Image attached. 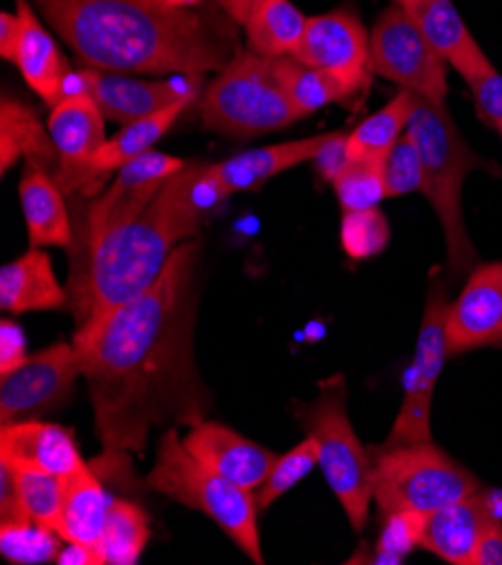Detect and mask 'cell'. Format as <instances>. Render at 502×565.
I'll return each mask as SVG.
<instances>
[{
	"instance_id": "4fadbf2b",
	"label": "cell",
	"mask_w": 502,
	"mask_h": 565,
	"mask_svg": "<svg viewBox=\"0 0 502 565\" xmlns=\"http://www.w3.org/2000/svg\"><path fill=\"white\" fill-rule=\"evenodd\" d=\"M47 131L60 153L54 181L64 194L90 196V164L106 142L104 113L88 93L66 95L52 106Z\"/></svg>"
},
{
	"instance_id": "f546056e",
	"label": "cell",
	"mask_w": 502,
	"mask_h": 565,
	"mask_svg": "<svg viewBox=\"0 0 502 565\" xmlns=\"http://www.w3.org/2000/svg\"><path fill=\"white\" fill-rule=\"evenodd\" d=\"M415 108V93L402 90L389 99L374 116L363 120L348 138L350 160L383 162L385 156L397 145V140L408 131L410 116Z\"/></svg>"
},
{
	"instance_id": "484cf974",
	"label": "cell",
	"mask_w": 502,
	"mask_h": 565,
	"mask_svg": "<svg viewBox=\"0 0 502 565\" xmlns=\"http://www.w3.org/2000/svg\"><path fill=\"white\" fill-rule=\"evenodd\" d=\"M192 104V99L177 102L149 118L125 125L114 138L106 140L90 164V196L102 190L106 179L127 162L153 151V145L172 129L177 118Z\"/></svg>"
},
{
	"instance_id": "ffe728a7",
	"label": "cell",
	"mask_w": 502,
	"mask_h": 565,
	"mask_svg": "<svg viewBox=\"0 0 502 565\" xmlns=\"http://www.w3.org/2000/svg\"><path fill=\"white\" fill-rule=\"evenodd\" d=\"M17 14L21 19V34L14 52V64L19 66L25 84L47 106L60 104L71 75L68 64L25 0H19Z\"/></svg>"
},
{
	"instance_id": "4316f807",
	"label": "cell",
	"mask_w": 502,
	"mask_h": 565,
	"mask_svg": "<svg viewBox=\"0 0 502 565\" xmlns=\"http://www.w3.org/2000/svg\"><path fill=\"white\" fill-rule=\"evenodd\" d=\"M21 156L28 158V164L41 167L47 174L52 167L54 172L60 167L57 147L52 142L50 131L41 127L36 113L3 95V104H0V169L3 174L19 162Z\"/></svg>"
},
{
	"instance_id": "4dcf8cb0",
	"label": "cell",
	"mask_w": 502,
	"mask_h": 565,
	"mask_svg": "<svg viewBox=\"0 0 502 565\" xmlns=\"http://www.w3.org/2000/svg\"><path fill=\"white\" fill-rule=\"evenodd\" d=\"M149 519L138 504L116 500L102 532L95 554L99 565H133L140 561L149 541Z\"/></svg>"
},
{
	"instance_id": "bcb514c9",
	"label": "cell",
	"mask_w": 502,
	"mask_h": 565,
	"mask_svg": "<svg viewBox=\"0 0 502 565\" xmlns=\"http://www.w3.org/2000/svg\"><path fill=\"white\" fill-rule=\"evenodd\" d=\"M259 3V0H216V6L226 12L228 19H233L235 23H246L248 14L253 12V8Z\"/></svg>"
},
{
	"instance_id": "2e32d148",
	"label": "cell",
	"mask_w": 502,
	"mask_h": 565,
	"mask_svg": "<svg viewBox=\"0 0 502 565\" xmlns=\"http://www.w3.org/2000/svg\"><path fill=\"white\" fill-rule=\"evenodd\" d=\"M298 62L370 86V36L350 8L309 19L305 36L291 54Z\"/></svg>"
},
{
	"instance_id": "f35d334b",
	"label": "cell",
	"mask_w": 502,
	"mask_h": 565,
	"mask_svg": "<svg viewBox=\"0 0 502 565\" xmlns=\"http://www.w3.org/2000/svg\"><path fill=\"white\" fill-rule=\"evenodd\" d=\"M383 181L387 199L404 196L410 192L421 190L424 181V167L421 153L417 142L408 136V131L397 140V145L389 149L383 160Z\"/></svg>"
},
{
	"instance_id": "f1b7e54d",
	"label": "cell",
	"mask_w": 502,
	"mask_h": 565,
	"mask_svg": "<svg viewBox=\"0 0 502 565\" xmlns=\"http://www.w3.org/2000/svg\"><path fill=\"white\" fill-rule=\"evenodd\" d=\"M309 19L291 0H259L244 28L250 52L259 56H287L300 45Z\"/></svg>"
},
{
	"instance_id": "d6a6232c",
	"label": "cell",
	"mask_w": 502,
	"mask_h": 565,
	"mask_svg": "<svg viewBox=\"0 0 502 565\" xmlns=\"http://www.w3.org/2000/svg\"><path fill=\"white\" fill-rule=\"evenodd\" d=\"M471 88L480 118L493 129H502V75L493 68L489 56L476 39H471L449 62Z\"/></svg>"
},
{
	"instance_id": "d4e9b609",
	"label": "cell",
	"mask_w": 502,
	"mask_h": 565,
	"mask_svg": "<svg viewBox=\"0 0 502 565\" xmlns=\"http://www.w3.org/2000/svg\"><path fill=\"white\" fill-rule=\"evenodd\" d=\"M21 205L30 244L41 246H73L75 233L64 203V192L45 169L28 164L21 179Z\"/></svg>"
},
{
	"instance_id": "7c38bea8",
	"label": "cell",
	"mask_w": 502,
	"mask_h": 565,
	"mask_svg": "<svg viewBox=\"0 0 502 565\" xmlns=\"http://www.w3.org/2000/svg\"><path fill=\"white\" fill-rule=\"evenodd\" d=\"M84 376L75 343H54L28 356L14 372L0 376V424L36 419L62 408Z\"/></svg>"
},
{
	"instance_id": "cb8c5ba5",
	"label": "cell",
	"mask_w": 502,
	"mask_h": 565,
	"mask_svg": "<svg viewBox=\"0 0 502 565\" xmlns=\"http://www.w3.org/2000/svg\"><path fill=\"white\" fill-rule=\"evenodd\" d=\"M110 504V498L95 476V471L86 465V460L64 478V498L62 514L57 523V534L66 543L93 547L99 543Z\"/></svg>"
},
{
	"instance_id": "8d00e7d4",
	"label": "cell",
	"mask_w": 502,
	"mask_h": 565,
	"mask_svg": "<svg viewBox=\"0 0 502 565\" xmlns=\"http://www.w3.org/2000/svg\"><path fill=\"white\" fill-rule=\"evenodd\" d=\"M333 192L339 196L343 212H359L378 207L385 194L383 162L350 160L343 172L333 179Z\"/></svg>"
},
{
	"instance_id": "7a4b0ae2",
	"label": "cell",
	"mask_w": 502,
	"mask_h": 565,
	"mask_svg": "<svg viewBox=\"0 0 502 565\" xmlns=\"http://www.w3.org/2000/svg\"><path fill=\"white\" fill-rule=\"evenodd\" d=\"M84 64L142 75L221 73L237 52L233 32L164 0H36Z\"/></svg>"
},
{
	"instance_id": "7bdbcfd3",
	"label": "cell",
	"mask_w": 502,
	"mask_h": 565,
	"mask_svg": "<svg viewBox=\"0 0 502 565\" xmlns=\"http://www.w3.org/2000/svg\"><path fill=\"white\" fill-rule=\"evenodd\" d=\"M25 345V333L17 322H0V376L14 372L30 356Z\"/></svg>"
},
{
	"instance_id": "60d3db41",
	"label": "cell",
	"mask_w": 502,
	"mask_h": 565,
	"mask_svg": "<svg viewBox=\"0 0 502 565\" xmlns=\"http://www.w3.org/2000/svg\"><path fill=\"white\" fill-rule=\"evenodd\" d=\"M348 138H350V134H343V131L324 134V142H322L320 151L316 153V158L311 160V162H316L322 179L329 183H333V179H337L350 164Z\"/></svg>"
},
{
	"instance_id": "ee69618b",
	"label": "cell",
	"mask_w": 502,
	"mask_h": 565,
	"mask_svg": "<svg viewBox=\"0 0 502 565\" xmlns=\"http://www.w3.org/2000/svg\"><path fill=\"white\" fill-rule=\"evenodd\" d=\"M473 565H502V525L498 523V519L482 534L473 556Z\"/></svg>"
},
{
	"instance_id": "8992f818",
	"label": "cell",
	"mask_w": 502,
	"mask_h": 565,
	"mask_svg": "<svg viewBox=\"0 0 502 565\" xmlns=\"http://www.w3.org/2000/svg\"><path fill=\"white\" fill-rule=\"evenodd\" d=\"M300 424L318 441V465L339 498L354 532H363L374 500V458L361 444L348 413V385L341 374L324 379L318 397L302 406Z\"/></svg>"
},
{
	"instance_id": "836d02e7",
	"label": "cell",
	"mask_w": 502,
	"mask_h": 565,
	"mask_svg": "<svg viewBox=\"0 0 502 565\" xmlns=\"http://www.w3.org/2000/svg\"><path fill=\"white\" fill-rule=\"evenodd\" d=\"M318 458H320L318 441L309 435L300 444H296L291 450H287L285 456H277L268 478L255 491L257 510L266 512L277 498L289 493L302 478H307L313 471V467L318 465Z\"/></svg>"
},
{
	"instance_id": "5b68a950",
	"label": "cell",
	"mask_w": 502,
	"mask_h": 565,
	"mask_svg": "<svg viewBox=\"0 0 502 565\" xmlns=\"http://www.w3.org/2000/svg\"><path fill=\"white\" fill-rule=\"evenodd\" d=\"M145 484L156 493L205 514L237 543L250 561L259 565L264 563L255 491L244 489L201 465L185 448L183 437H179L174 426L164 430L153 469L147 473Z\"/></svg>"
},
{
	"instance_id": "ac0fdd59",
	"label": "cell",
	"mask_w": 502,
	"mask_h": 565,
	"mask_svg": "<svg viewBox=\"0 0 502 565\" xmlns=\"http://www.w3.org/2000/svg\"><path fill=\"white\" fill-rule=\"evenodd\" d=\"M0 460L14 469L60 478L71 476L84 462L73 430L39 419H23L0 428Z\"/></svg>"
},
{
	"instance_id": "b9f144b4",
	"label": "cell",
	"mask_w": 502,
	"mask_h": 565,
	"mask_svg": "<svg viewBox=\"0 0 502 565\" xmlns=\"http://www.w3.org/2000/svg\"><path fill=\"white\" fill-rule=\"evenodd\" d=\"M21 491L17 482V469L0 460V525L6 523H28Z\"/></svg>"
},
{
	"instance_id": "7dc6e473",
	"label": "cell",
	"mask_w": 502,
	"mask_h": 565,
	"mask_svg": "<svg viewBox=\"0 0 502 565\" xmlns=\"http://www.w3.org/2000/svg\"><path fill=\"white\" fill-rule=\"evenodd\" d=\"M167 6H172V8H177V10H190V8H196V6H201L203 0H164Z\"/></svg>"
},
{
	"instance_id": "603a6c76",
	"label": "cell",
	"mask_w": 502,
	"mask_h": 565,
	"mask_svg": "<svg viewBox=\"0 0 502 565\" xmlns=\"http://www.w3.org/2000/svg\"><path fill=\"white\" fill-rule=\"evenodd\" d=\"M322 142L324 136H311L305 140H291L264 149L244 151L212 167L223 190L228 192V196H233L237 192H246L266 183L268 179L287 172V169H293L302 162H311L320 151Z\"/></svg>"
},
{
	"instance_id": "e0dca14e",
	"label": "cell",
	"mask_w": 502,
	"mask_h": 565,
	"mask_svg": "<svg viewBox=\"0 0 502 565\" xmlns=\"http://www.w3.org/2000/svg\"><path fill=\"white\" fill-rule=\"evenodd\" d=\"M183 444L201 465L250 491H257L264 484L280 456L237 430L207 419L192 426L183 437Z\"/></svg>"
},
{
	"instance_id": "9c48e42d",
	"label": "cell",
	"mask_w": 502,
	"mask_h": 565,
	"mask_svg": "<svg viewBox=\"0 0 502 565\" xmlns=\"http://www.w3.org/2000/svg\"><path fill=\"white\" fill-rule=\"evenodd\" d=\"M444 56L408 19V14L389 6L376 21L370 34V71L402 90L446 102L449 77Z\"/></svg>"
},
{
	"instance_id": "f6af8a7d",
	"label": "cell",
	"mask_w": 502,
	"mask_h": 565,
	"mask_svg": "<svg viewBox=\"0 0 502 565\" xmlns=\"http://www.w3.org/2000/svg\"><path fill=\"white\" fill-rule=\"evenodd\" d=\"M19 34H21V19L19 14H0V54L3 60L14 62V52H17V43H19Z\"/></svg>"
},
{
	"instance_id": "9a60e30c",
	"label": "cell",
	"mask_w": 502,
	"mask_h": 565,
	"mask_svg": "<svg viewBox=\"0 0 502 565\" xmlns=\"http://www.w3.org/2000/svg\"><path fill=\"white\" fill-rule=\"evenodd\" d=\"M84 79V90L95 99L104 118L118 125H131L153 113L172 106L183 99H196L199 79L179 75L174 79H138L131 73L86 68L79 73Z\"/></svg>"
},
{
	"instance_id": "6da1fadb",
	"label": "cell",
	"mask_w": 502,
	"mask_h": 565,
	"mask_svg": "<svg viewBox=\"0 0 502 565\" xmlns=\"http://www.w3.org/2000/svg\"><path fill=\"white\" fill-rule=\"evenodd\" d=\"M196 259V237L177 246L153 285L77 345L108 458L142 454L153 428H192L212 411L194 352Z\"/></svg>"
},
{
	"instance_id": "44dd1931",
	"label": "cell",
	"mask_w": 502,
	"mask_h": 565,
	"mask_svg": "<svg viewBox=\"0 0 502 565\" xmlns=\"http://www.w3.org/2000/svg\"><path fill=\"white\" fill-rule=\"evenodd\" d=\"M226 199L228 192L218 183L214 167L203 162H185L156 194V201L177 221L188 239L199 237L203 223Z\"/></svg>"
},
{
	"instance_id": "83f0119b",
	"label": "cell",
	"mask_w": 502,
	"mask_h": 565,
	"mask_svg": "<svg viewBox=\"0 0 502 565\" xmlns=\"http://www.w3.org/2000/svg\"><path fill=\"white\" fill-rule=\"evenodd\" d=\"M273 64L302 118L311 116V113H316L318 108L333 102H341V104L354 102L363 97L367 90L339 75L307 66L291 54L273 56Z\"/></svg>"
},
{
	"instance_id": "d590c367",
	"label": "cell",
	"mask_w": 502,
	"mask_h": 565,
	"mask_svg": "<svg viewBox=\"0 0 502 565\" xmlns=\"http://www.w3.org/2000/svg\"><path fill=\"white\" fill-rule=\"evenodd\" d=\"M17 482L25 516L36 525L57 532L64 498V478L30 469H17Z\"/></svg>"
},
{
	"instance_id": "5bb4252c",
	"label": "cell",
	"mask_w": 502,
	"mask_h": 565,
	"mask_svg": "<svg viewBox=\"0 0 502 565\" xmlns=\"http://www.w3.org/2000/svg\"><path fill=\"white\" fill-rule=\"evenodd\" d=\"M446 352L451 356L502 345V262L478 264L462 294L446 307Z\"/></svg>"
},
{
	"instance_id": "52a82bcc",
	"label": "cell",
	"mask_w": 502,
	"mask_h": 565,
	"mask_svg": "<svg viewBox=\"0 0 502 565\" xmlns=\"http://www.w3.org/2000/svg\"><path fill=\"white\" fill-rule=\"evenodd\" d=\"M201 116L207 129L237 138L285 129L302 118L275 71L273 56L250 50L237 54L207 86Z\"/></svg>"
},
{
	"instance_id": "ba28073f",
	"label": "cell",
	"mask_w": 502,
	"mask_h": 565,
	"mask_svg": "<svg viewBox=\"0 0 502 565\" xmlns=\"http://www.w3.org/2000/svg\"><path fill=\"white\" fill-rule=\"evenodd\" d=\"M374 500L383 514H432L480 491V480L432 441L381 446L374 456Z\"/></svg>"
},
{
	"instance_id": "74e56055",
	"label": "cell",
	"mask_w": 502,
	"mask_h": 565,
	"mask_svg": "<svg viewBox=\"0 0 502 565\" xmlns=\"http://www.w3.org/2000/svg\"><path fill=\"white\" fill-rule=\"evenodd\" d=\"M389 225L378 207L345 212L341 223V244L352 259H370L385 250Z\"/></svg>"
},
{
	"instance_id": "ab89813d",
	"label": "cell",
	"mask_w": 502,
	"mask_h": 565,
	"mask_svg": "<svg viewBox=\"0 0 502 565\" xmlns=\"http://www.w3.org/2000/svg\"><path fill=\"white\" fill-rule=\"evenodd\" d=\"M426 514L395 512L387 514L385 530L376 545V563H402L408 552L421 547Z\"/></svg>"
},
{
	"instance_id": "7402d4cb",
	"label": "cell",
	"mask_w": 502,
	"mask_h": 565,
	"mask_svg": "<svg viewBox=\"0 0 502 565\" xmlns=\"http://www.w3.org/2000/svg\"><path fill=\"white\" fill-rule=\"evenodd\" d=\"M71 302L50 257L32 248L0 270V307L8 313L57 311Z\"/></svg>"
},
{
	"instance_id": "1f68e13d",
	"label": "cell",
	"mask_w": 502,
	"mask_h": 565,
	"mask_svg": "<svg viewBox=\"0 0 502 565\" xmlns=\"http://www.w3.org/2000/svg\"><path fill=\"white\" fill-rule=\"evenodd\" d=\"M393 3L408 14L446 62H451L473 39L453 0H393Z\"/></svg>"
},
{
	"instance_id": "30bf717a",
	"label": "cell",
	"mask_w": 502,
	"mask_h": 565,
	"mask_svg": "<svg viewBox=\"0 0 502 565\" xmlns=\"http://www.w3.org/2000/svg\"><path fill=\"white\" fill-rule=\"evenodd\" d=\"M446 307H449L446 289L439 279H435L428 289L415 359L406 376L404 404L383 446H406V444L430 441L432 394H435V385L441 374V367L446 359H449V352H446V331H444Z\"/></svg>"
},
{
	"instance_id": "c3c4849f",
	"label": "cell",
	"mask_w": 502,
	"mask_h": 565,
	"mask_svg": "<svg viewBox=\"0 0 502 565\" xmlns=\"http://www.w3.org/2000/svg\"><path fill=\"white\" fill-rule=\"evenodd\" d=\"M500 138H502V129H500Z\"/></svg>"
},
{
	"instance_id": "277c9868",
	"label": "cell",
	"mask_w": 502,
	"mask_h": 565,
	"mask_svg": "<svg viewBox=\"0 0 502 565\" xmlns=\"http://www.w3.org/2000/svg\"><path fill=\"white\" fill-rule=\"evenodd\" d=\"M408 136L421 153V192L441 223L446 268L451 279H460L478 266V253L464 223L462 190L467 177L473 169L487 167V160L464 140L446 102L415 95Z\"/></svg>"
},
{
	"instance_id": "3957f363",
	"label": "cell",
	"mask_w": 502,
	"mask_h": 565,
	"mask_svg": "<svg viewBox=\"0 0 502 565\" xmlns=\"http://www.w3.org/2000/svg\"><path fill=\"white\" fill-rule=\"evenodd\" d=\"M183 242L188 237L156 196L142 214L99 239L73 268L68 287L77 318L73 343L84 345L110 313L142 296Z\"/></svg>"
},
{
	"instance_id": "e575fe53",
	"label": "cell",
	"mask_w": 502,
	"mask_h": 565,
	"mask_svg": "<svg viewBox=\"0 0 502 565\" xmlns=\"http://www.w3.org/2000/svg\"><path fill=\"white\" fill-rule=\"evenodd\" d=\"M62 543L57 532L32 521L0 525V552L10 563L57 561Z\"/></svg>"
},
{
	"instance_id": "d6986e66",
	"label": "cell",
	"mask_w": 502,
	"mask_h": 565,
	"mask_svg": "<svg viewBox=\"0 0 502 565\" xmlns=\"http://www.w3.org/2000/svg\"><path fill=\"white\" fill-rule=\"evenodd\" d=\"M495 521L482 491L441 507L426 516L421 547L453 565H473L482 534Z\"/></svg>"
},
{
	"instance_id": "8fae6325",
	"label": "cell",
	"mask_w": 502,
	"mask_h": 565,
	"mask_svg": "<svg viewBox=\"0 0 502 565\" xmlns=\"http://www.w3.org/2000/svg\"><path fill=\"white\" fill-rule=\"evenodd\" d=\"M183 164L185 160L181 158L149 151L120 167L114 183L86 210V216L79 225V235L75 237L77 250L73 255V268H77L86 259V255L99 239L142 214L162 188V183L177 174Z\"/></svg>"
}]
</instances>
